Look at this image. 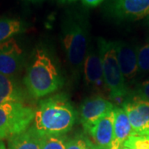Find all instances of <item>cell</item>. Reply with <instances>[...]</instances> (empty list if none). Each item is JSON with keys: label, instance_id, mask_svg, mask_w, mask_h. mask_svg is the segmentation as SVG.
<instances>
[{"label": "cell", "instance_id": "3957f363", "mask_svg": "<svg viewBox=\"0 0 149 149\" xmlns=\"http://www.w3.org/2000/svg\"><path fill=\"white\" fill-rule=\"evenodd\" d=\"M23 80L27 92L36 99L56 92L63 83L52 59L43 48L35 50Z\"/></svg>", "mask_w": 149, "mask_h": 149}, {"label": "cell", "instance_id": "52a82bcc", "mask_svg": "<svg viewBox=\"0 0 149 149\" xmlns=\"http://www.w3.org/2000/svg\"><path fill=\"white\" fill-rule=\"evenodd\" d=\"M123 109L128 115L133 134L149 136V101L136 96L125 102Z\"/></svg>", "mask_w": 149, "mask_h": 149}, {"label": "cell", "instance_id": "44dd1931", "mask_svg": "<svg viewBox=\"0 0 149 149\" xmlns=\"http://www.w3.org/2000/svg\"><path fill=\"white\" fill-rule=\"evenodd\" d=\"M137 96L149 101V80H146L139 85L137 91Z\"/></svg>", "mask_w": 149, "mask_h": 149}, {"label": "cell", "instance_id": "8992f818", "mask_svg": "<svg viewBox=\"0 0 149 149\" xmlns=\"http://www.w3.org/2000/svg\"><path fill=\"white\" fill-rule=\"evenodd\" d=\"M107 10L118 20L136 21L149 15V0H109Z\"/></svg>", "mask_w": 149, "mask_h": 149}, {"label": "cell", "instance_id": "e0dca14e", "mask_svg": "<svg viewBox=\"0 0 149 149\" xmlns=\"http://www.w3.org/2000/svg\"><path fill=\"white\" fill-rule=\"evenodd\" d=\"M68 140L65 134L41 136V149H65Z\"/></svg>", "mask_w": 149, "mask_h": 149}, {"label": "cell", "instance_id": "5b68a950", "mask_svg": "<svg viewBox=\"0 0 149 149\" xmlns=\"http://www.w3.org/2000/svg\"><path fill=\"white\" fill-rule=\"evenodd\" d=\"M35 111L23 102H8L0 105V139H9L32 125Z\"/></svg>", "mask_w": 149, "mask_h": 149}, {"label": "cell", "instance_id": "6da1fadb", "mask_svg": "<svg viewBox=\"0 0 149 149\" xmlns=\"http://www.w3.org/2000/svg\"><path fill=\"white\" fill-rule=\"evenodd\" d=\"M77 113L65 95H56L41 100L35 111L32 128L41 136L62 135L72 128Z\"/></svg>", "mask_w": 149, "mask_h": 149}, {"label": "cell", "instance_id": "7a4b0ae2", "mask_svg": "<svg viewBox=\"0 0 149 149\" xmlns=\"http://www.w3.org/2000/svg\"><path fill=\"white\" fill-rule=\"evenodd\" d=\"M90 23L81 13H67L61 24V42L72 74L80 76L90 47Z\"/></svg>", "mask_w": 149, "mask_h": 149}, {"label": "cell", "instance_id": "8fae6325", "mask_svg": "<svg viewBox=\"0 0 149 149\" xmlns=\"http://www.w3.org/2000/svg\"><path fill=\"white\" fill-rule=\"evenodd\" d=\"M23 54L13 38L0 44V73L13 77L22 68Z\"/></svg>", "mask_w": 149, "mask_h": 149}, {"label": "cell", "instance_id": "d6986e66", "mask_svg": "<svg viewBox=\"0 0 149 149\" xmlns=\"http://www.w3.org/2000/svg\"><path fill=\"white\" fill-rule=\"evenodd\" d=\"M139 70L149 72V44H145L137 50Z\"/></svg>", "mask_w": 149, "mask_h": 149}, {"label": "cell", "instance_id": "277c9868", "mask_svg": "<svg viewBox=\"0 0 149 149\" xmlns=\"http://www.w3.org/2000/svg\"><path fill=\"white\" fill-rule=\"evenodd\" d=\"M98 51L101 58L104 82L110 98L116 101L123 100L128 94V88L118 61L114 42L99 38Z\"/></svg>", "mask_w": 149, "mask_h": 149}, {"label": "cell", "instance_id": "2e32d148", "mask_svg": "<svg viewBox=\"0 0 149 149\" xmlns=\"http://www.w3.org/2000/svg\"><path fill=\"white\" fill-rule=\"evenodd\" d=\"M25 27L22 22L14 18H0V44L23 32Z\"/></svg>", "mask_w": 149, "mask_h": 149}, {"label": "cell", "instance_id": "9a60e30c", "mask_svg": "<svg viewBox=\"0 0 149 149\" xmlns=\"http://www.w3.org/2000/svg\"><path fill=\"white\" fill-rule=\"evenodd\" d=\"M8 149H41V135L30 126L8 139Z\"/></svg>", "mask_w": 149, "mask_h": 149}, {"label": "cell", "instance_id": "ffe728a7", "mask_svg": "<svg viewBox=\"0 0 149 149\" xmlns=\"http://www.w3.org/2000/svg\"><path fill=\"white\" fill-rule=\"evenodd\" d=\"M90 142L87 137L82 135H77L74 138L69 139L65 149H89Z\"/></svg>", "mask_w": 149, "mask_h": 149}, {"label": "cell", "instance_id": "7402d4cb", "mask_svg": "<svg viewBox=\"0 0 149 149\" xmlns=\"http://www.w3.org/2000/svg\"><path fill=\"white\" fill-rule=\"evenodd\" d=\"M104 0H81L83 5L88 8H95L96 6L100 5Z\"/></svg>", "mask_w": 149, "mask_h": 149}, {"label": "cell", "instance_id": "4fadbf2b", "mask_svg": "<svg viewBox=\"0 0 149 149\" xmlns=\"http://www.w3.org/2000/svg\"><path fill=\"white\" fill-rule=\"evenodd\" d=\"M114 113L113 136L109 149H121L125 141L133 134V128L123 108H115Z\"/></svg>", "mask_w": 149, "mask_h": 149}, {"label": "cell", "instance_id": "5bb4252c", "mask_svg": "<svg viewBox=\"0 0 149 149\" xmlns=\"http://www.w3.org/2000/svg\"><path fill=\"white\" fill-rule=\"evenodd\" d=\"M24 92L15 80L0 73V105L8 102H23Z\"/></svg>", "mask_w": 149, "mask_h": 149}, {"label": "cell", "instance_id": "ba28073f", "mask_svg": "<svg viewBox=\"0 0 149 149\" xmlns=\"http://www.w3.org/2000/svg\"><path fill=\"white\" fill-rule=\"evenodd\" d=\"M82 71L86 85L91 87L93 91L97 92H102L104 90L107 91L102 68L101 58L98 48L95 49L93 47H89Z\"/></svg>", "mask_w": 149, "mask_h": 149}, {"label": "cell", "instance_id": "603a6c76", "mask_svg": "<svg viewBox=\"0 0 149 149\" xmlns=\"http://www.w3.org/2000/svg\"><path fill=\"white\" fill-rule=\"evenodd\" d=\"M59 1L62 3H72V2H74L75 0H59Z\"/></svg>", "mask_w": 149, "mask_h": 149}, {"label": "cell", "instance_id": "cb8c5ba5", "mask_svg": "<svg viewBox=\"0 0 149 149\" xmlns=\"http://www.w3.org/2000/svg\"><path fill=\"white\" fill-rule=\"evenodd\" d=\"M0 149H6L5 145L3 143V142L2 141V139H0Z\"/></svg>", "mask_w": 149, "mask_h": 149}, {"label": "cell", "instance_id": "484cf974", "mask_svg": "<svg viewBox=\"0 0 149 149\" xmlns=\"http://www.w3.org/2000/svg\"><path fill=\"white\" fill-rule=\"evenodd\" d=\"M121 149H130V148H126V147H122V148H121Z\"/></svg>", "mask_w": 149, "mask_h": 149}, {"label": "cell", "instance_id": "9c48e42d", "mask_svg": "<svg viewBox=\"0 0 149 149\" xmlns=\"http://www.w3.org/2000/svg\"><path fill=\"white\" fill-rule=\"evenodd\" d=\"M115 109V108H114ZM114 109L101 118L94 125L85 130L91 144L96 148L109 149L113 136Z\"/></svg>", "mask_w": 149, "mask_h": 149}, {"label": "cell", "instance_id": "7c38bea8", "mask_svg": "<svg viewBox=\"0 0 149 149\" xmlns=\"http://www.w3.org/2000/svg\"><path fill=\"white\" fill-rule=\"evenodd\" d=\"M118 61L125 79L131 80L139 71L137 51L128 43L118 41L114 42Z\"/></svg>", "mask_w": 149, "mask_h": 149}, {"label": "cell", "instance_id": "30bf717a", "mask_svg": "<svg viewBox=\"0 0 149 149\" xmlns=\"http://www.w3.org/2000/svg\"><path fill=\"white\" fill-rule=\"evenodd\" d=\"M114 109L111 102L101 96L86 99L80 105L79 117L85 130L94 125L101 118Z\"/></svg>", "mask_w": 149, "mask_h": 149}, {"label": "cell", "instance_id": "d4e9b609", "mask_svg": "<svg viewBox=\"0 0 149 149\" xmlns=\"http://www.w3.org/2000/svg\"><path fill=\"white\" fill-rule=\"evenodd\" d=\"M89 149H99V148H95V147H93V146L91 144V143H90V148Z\"/></svg>", "mask_w": 149, "mask_h": 149}, {"label": "cell", "instance_id": "4316f807", "mask_svg": "<svg viewBox=\"0 0 149 149\" xmlns=\"http://www.w3.org/2000/svg\"><path fill=\"white\" fill-rule=\"evenodd\" d=\"M27 1H32V2H35V1H41V0H27Z\"/></svg>", "mask_w": 149, "mask_h": 149}, {"label": "cell", "instance_id": "ac0fdd59", "mask_svg": "<svg viewBox=\"0 0 149 149\" xmlns=\"http://www.w3.org/2000/svg\"><path fill=\"white\" fill-rule=\"evenodd\" d=\"M123 147L130 149H149V136L132 134L125 141Z\"/></svg>", "mask_w": 149, "mask_h": 149}]
</instances>
